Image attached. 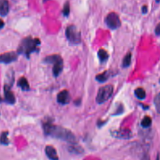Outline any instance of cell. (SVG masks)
I'll use <instances>...</instances> for the list:
<instances>
[{"label":"cell","instance_id":"cell-1","mask_svg":"<svg viewBox=\"0 0 160 160\" xmlns=\"http://www.w3.org/2000/svg\"><path fill=\"white\" fill-rule=\"evenodd\" d=\"M42 126L46 135L59 139L71 144L77 143V139L74 134L70 130L65 128L52 124L49 121L43 123Z\"/></svg>","mask_w":160,"mask_h":160},{"label":"cell","instance_id":"cell-2","mask_svg":"<svg viewBox=\"0 0 160 160\" xmlns=\"http://www.w3.org/2000/svg\"><path fill=\"white\" fill-rule=\"evenodd\" d=\"M41 45V41L38 38L28 36L23 38L18 47L17 52L22 54L29 59L31 54L39 51V46Z\"/></svg>","mask_w":160,"mask_h":160},{"label":"cell","instance_id":"cell-3","mask_svg":"<svg viewBox=\"0 0 160 160\" xmlns=\"http://www.w3.org/2000/svg\"><path fill=\"white\" fill-rule=\"evenodd\" d=\"M43 62L47 64H51L52 67V74L54 77H58L63 69V60L59 54H51L45 57Z\"/></svg>","mask_w":160,"mask_h":160},{"label":"cell","instance_id":"cell-4","mask_svg":"<svg viewBox=\"0 0 160 160\" xmlns=\"http://www.w3.org/2000/svg\"><path fill=\"white\" fill-rule=\"evenodd\" d=\"M66 37L69 42L72 45H78L81 42L80 31L74 25L68 26L65 31Z\"/></svg>","mask_w":160,"mask_h":160},{"label":"cell","instance_id":"cell-5","mask_svg":"<svg viewBox=\"0 0 160 160\" xmlns=\"http://www.w3.org/2000/svg\"><path fill=\"white\" fill-rule=\"evenodd\" d=\"M113 93V86L107 84L101 87L97 93L96 101L98 104H102L107 101Z\"/></svg>","mask_w":160,"mask_h":160},{"label":"cell","instance_id":"cell-6","mask_svg":"<svg viewBox=\"0 0 160 160\" xmlns=\"http://www.w3.org/2000/svg\"><path fill=\"white\" fill-rule=\"evenodd\" d=\"M105 22L107 26L112 30L119 28L121 26L119 17L114 12H111L106 16L105 18Z\"/></svg>","mask_w":160,"mask_h":160},{"label":"cell","instance_id":"cell-7","mask_svg":"<svg viewBox=\"0 0 160 160\" xmlns=\"http://www.w3.org/2000/svg\"><path fill=\"white\" fill-rule=\"evenodd\" d=\"M112 136L119 139H129L132 137V132L128 128H120L111 132Z\"/></svg>","mask_w":160,"mask_h":160},{"label":"cell","instance_id":"cell-8","mask_svg":"<svg viewBox=\"0 0 160 160\" xmlns=\"http://www.w3.org/2000/svg\"><path fill=\"white\" fill-rule=\"evenodd\" d=\"M18 54L15 51H10L0 54V63L9 64L17 60Z\"/></svg>","mask_w":160,"mask_h":160},{"label":"cell","instance_id":"cell-9","mask_svg":"<svg viewBox=\"0 0 160 160\" xmlns=\"http://www.w3.org/2000/svg\"><path fill=\"white\" fill-rule=\"evenodd\" d=\"M10 85L4 84V99L5 101L10 104H13L16 102V98L13 92L11 90Z\"/></svg>","mask_w":160,"mask_h":160},{"label":"cell","instance_id":"cell-10","mask_svg":"<svg viewBox=\"0 0 160 160\" xmlns=\"http://www.w3.org/2000/svg\"><path fill=\"white\" fill-rule=\"evenodd\" d=\"M71 99L70 94L68 91L64 89L60 91L57 95V101L61 104H67Z\"/></svg>","mask_w":160,"mask_h":160},{"label":"cell","instance_id":"cell-11","mask_svg":"<svg viewBox=\"0 0 160 160\" xmlns=\"http://www.w3.org/2000/svg\"><path fill=\"white\" fill-rule=\"evenodd\" d=\"M45 152H46V156L50 160H58L59 159L57 151L53 146H52L51 145L46 146L45 148Z\"/></svg>","mask_w":160,"mask_h":160},{"label":"cell","instance_id":"cell-12","mask_svg":"<svg viewBox=\"0 0 160 160\" xmlns=\"http://www.w3.org/2000/svg\"><path fill=\"white\" fill-rule=\"evenodd\" d=\"M9 11V5L8 0H0V16H6Z\"/></svg>","mask_w":160,"mask_h":160},{"label":"cell","instance_id":"cell-13","mask_svg":"<svg viewBox=\"0 0 160 160\" xmlns=\"http://www.w3.org/2000/svg\"><path fill=\"white\" fill-rule=\"evenodd\" d=\"M112 72L110 70H106L104 72H102V73L98 74V75H96V79L100 82H104L105 81H106L109 77L112 75Z\"/></svg>","mask_w":160,"mask_h":160},{"label":"cell","instance_id":"cell-14","mask_svg":"<svg viewBox=\"0 0 160 160\" xmlns=\"http://www.w3.org/2000/svg\"><path fill=\"white\" fill-rule=\"evenodd\" d=\"M18 86L19 87L22 91H29L30 89V86L29 84L28 83V81L27 80V79L25 77H21L17 82Z\"/></svg>","mask_w":160,"mask_h":160},{"label":"cell","instance_id":"cell-15","mask_svg":"<svg viewBox=\"0 0 160 160\" xmlns=\"http://www.w3.org/2000/svg\"><path fill=\"white\" fill-rule=\"evenodd\" d=\"M98 56L100 62L101 63H104L108 61L109 58V54L105 49L101 48V49H99L98 52Z\"/></svg>","mask_w":160,"mask_h":160},{"label":"cell","instance_id":"cell-16","mask_svg":"<svg viewBox=\"0 0 160 160\" xmlns=\"http://www.w3.org/2000/svg\"><path fill=\"white\" fill-rule=\"evenodd\" d=\"M134 94L137 98L144 99L146 98V91L142 88H138L134 90Z\"/></svg>","mask_w":160,"mask_h":160},{"label":"cell","instance_id":"cell-17","mask_svg":"<svg viewBox=\"0 0 160 160\" xmlns=\"http://www.w3.org/2000/svg\"><path fill=\"white\" fill-rule=\"evenodd\" d=\"M131 52H128L126 56L124 57L122 61V66L123 68H127L129 66L131 62Z\"/></svg>","mask_w":160,"mask_h":160},{"label":"cell","instance_id":"cell-18","mask_svg":"<svg viewBox=\"0 0 160 160\" xmlns=\"http://www.w3.org/2000/svg\"><path fill=\"white\" fill-rule=\"evenodd\" d=\"M8 131H3L0 135V143L3 145H8L9 143L8 138Z\"/></svg>","mask_w":160,"mask_h":160},{"label":"cell","instance_id":"cell-19","mask_svg":"<svg viewBox=\"0 0 160 160\" xmlns=\"http://www.w3.org/2000/svg\"><path fill=\"white\" fill-rule=\"evenodd\" d=\"M152 124V119L151 118V117L148 116H145L141 122V124L142 127L144 128H148Z\"/></svg>","mask_w":160,"mask_h":160},{"label":"cell","instance_id":"cell-20","mask_svg":"<svg viewBox=\"0 0 160 160\" xmlns=\"http://www.w3.org/2000/svg\"><path fill=\"white\" fill-rule=\"evenodd\" d=\"M154 104L157 112L160 114V92L155 96L154 99Z\"/></svg>","mask_w":160,"mask_h":160},{"label":"cell","instance_id":"cell-21","mask_svg":"<svg viewBox=\"0 0 160 160\" xmlns=\"http://www.w3.org/2000/svg\"><path fill=\"white\" fill-rule=\"evenodd\" d=\"M70 12V6H69V2L68 1L66 2L65 4H64L63 9H62V14L64 16L68 17L69 14Z\"/></svg>","mask_w":160,"mask_h":160},{"label":"cell","instance_id":"cell-22","mask_svg":"<svg viewBox=\"0 0 160 160\" xmlns=\"http://www.w3.org/2000/svg\"><path fill=\"white\" fill-rule=\"evenodd\" d=\"M123 112V107L122 106V105L121 104L118 108L117 109V111L114 113V115H118L119 114H121Z\"/></svg>","mask_w":160,"mask_h":160},{"label":"cell","instance_id":"cell-23","mask_svg":"<svg viewBox=\"0 0 160 160\" xmlns=\"http://www.w3.org/2000/svg\"><path fill=\"white\" fill-rule=\"evenodd\" d=\"M155 33L157 36H160V22L158 23L155 28Z\"/></svg>","mask_w":160,"mask_h":160},{"label":"cell","instance_id":"cell-24","mask_svg":"<svg viewBox=\"0 0 160 160\" xmlns=\"http://www.w3.org/2000/svg\"><path fill=\"white\" fill-rule=\"evenodd\" d=\"M148 12V7L146 5H144L142 6V13L146 14Z\"/></svg>","mask_w":160,"mask_h":160},{"label":"cell","instance_id":"cell-25","mask_svg":"<svg viewBox=\"0 0 160 160\" xmlns=\"http://www.w3.org/2000/svg\"><path fill=\"white\" fill-rule=\"evenodd\" d=\"M4 25H5V24H4V21L2 19H0V30L3 28Z\"/></svg>","mask_w":160,"mask_h":160},{"label":"cell","instance_id":"cell-26","mask_svg":"<svg viewBox=\"0 0 160 160\" xmlns=\"http://www.w3.org/2000/svg\"><path fill=\"white\" fill-rule=\"evenodd\" d=\"M2 101V98H1V96H0V102H1Z\"/></svg>","mask_w":160,"mask_h":160},{"label":"cell","instance_id":"cell-27","mask_svg":"<svg viewBox=\"0 0 160 160\" xmlns=\"http://www.w3.org/2000/svg\"><path fill=\"white\" fill-rule=\"evenodd\" d=\"M156 1V2H160V0H155Z\"/></svg>","mask_w":160,"mask_h":160},{"label":"cell","instance_id":"cell-28","mask_svg":"<svg viewBox=\"0 0 160 160\" xmlns=\"http://www.w3.org/2000/svg\"><path fill=\"white\" fill-rule=\"evenodd\" d=\"M48 1H49V0H43V2H45Z\"/></svg>","mask_w":160,"mask_h":160},{"label":"cell","instance_id":"cell-29","mask_svg":"<svg viewBox=\"0 0 160 160\" xmlns=\"http://www.w3.org/2000/svg\"><path fill=\"white\" fill-rule=\"evenodd\" d=\"M159 82H160V79H159Z\"/></svg>","mask_w":160,"mask_h":160}]
</instances>
